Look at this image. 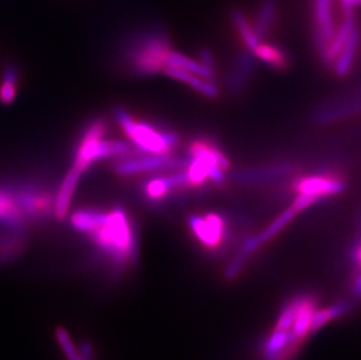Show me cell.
<instances>
[{
    "instance_id": "24",
    "label": "cell",
    "mask_w": 361,
    "mask_h": 360,
    "mask_svg": "<svg viewBox=\"0 0 361 360\" xmlns=\"http://www.w3.org/2000/svg\"><path fill=\"white\" fill-rule=\"evenodd\" d=\"M19 71L16 66H6L0 82V103L10 106L17 97V82Z\"/></svg>"
},
{
    "instance_id": "2",
    "label": "cell",
    "mask_w": 361,
    "mask_h": 360,
    "mask_svg": "<svg viewBox=\"0 0 361 360\" xmlns=\"http://www.w3.org/2000/svg\"><path fill=\"white\" fill-rule=\"evenodd\" d=\"M317 299L307 292L291 296L281 308L276 320L259 347L261 360H293L314 336L312 323Z\"/></svg>"
},
{
    "instance_id": "14",
    "label": "cell",
    "mask_w": 361,
    "mask_h": 360,
    "mask_svg": "<svg viewBox=\"0 0 361 360\" xmlns=\"http://www.w3.org/2000/svg\"><path fill=\"white\" fill-rule=\"evenodd\" d=\"M0 224L16 234L26 227V217L18 205L14 187L0 186Z\"/></svg>"
},
{
    "instance_id": "19",
    "label": "cell",
    "mask_w": 361,
    "mask_h": 360,
    "mask_svg": "<svg viewBox=\"0 0 361 360\" xmlns=\"http://www.w3.org/2000/svg\"><path fill=\"white\" fill-rule=\"evenodd\" d=\"M357 28V23H355V14H345L344 19L341 20V25L338 26L336 35L334 39L331 41L329 49H327L326 55L323 60V65L326 68L334 67V61L337 59L339 52L344 46L345 42L348 40V37L351 35L352 31Z\"/></svg>"
},
{
    "instance_id": "4",
    "label": "cell",
    "mask_w": 361,
    "mask_h": 360,
    "mask_svg": "<svg viewBox=\"0 0 361 360\" xmlns=\"http://www.w3.org/2000/svg\"><path fill=\"white\" fill-rule=\"evenodd\" d=\"M186 156L188 160L184 171L188 176L190 188H198L207 180H211L218 186L225 184L226 176L232 165L214 142L206 138L192 140Z\"/></svg>"
},
{
    "instance_id": "21",
    "label": "cell",
    "mask_w": 361,
    "mask_h": 360,
    "mask_svg": "<svg viewBox=\"0 0 361 360\" xmlns=\"http://www.w3.org/2000/svg\"><path fill=\"white\" fill-rule=\"evenodd\" d=\"M165 66H173L177 68L184 69V71L198 75L200 78L209 80V81L216 82V78H218L216 75L209 72L200 61L193 60L188 55L181 54L179 52L173 51V49H171L167 53Z\"/></svg>"
},
{
    "instance_id": "23",
    "label": "cell",
    "mask_w": 361,
    "mask_h": 360,
    "mask_svg": "<svg viewBox=\"0 0 361 360\" xmlns=\"http://www.w3.org/2000/svg\"><path fill=\"white\" fill-rule=\"evenodd\" d=\"M350 309H351V304L348 302L334 303L325 308L318 306L317 311L314 313V323H312V333L316 335L319 330L323 329L324 326L344 316Z\"/></svg>"
},
{
    "instance_id": "3",
    "label": "cell",
    "mask_w": 361,
    "mask_h": 360,
    "mask_svg": "<svg viewBox=\"0 0 361 360\" xmlns=\"http://www.w3.org/2000/svg\"><path fill=\"white\" fill-rule=\"evenodd\" d=\"M172 49L170 37L163 28L136 32L126 44V58L133 74L150 76L163 73L166 55Z\"/></svg>"
},
{
    "instance_id": "7",
    "label": "cell",
    "mask_w": 361,
    "mask_h": 360,
    "mask_svg": "<svg viewBox=\"0 0 361 360\" xmlns=\"http://www.w3.org/2000/svg\"><path fill=\"white\" fill-rule=\"evenodd\" d=\"M345 188L346 181L337 174H317L296 178L293 183L296 198L291 206L300 213L323 199L341 194Z\"/></svg>"
},
{
    "instance_id": "26",
    "label": "cell",
    "mask_w": 361,
    "mask_h": 360,
    "mask_svg": "<svg viewBox=\"0 0 361 360\" xmlns=\"http://www.w3.org/2000/svg\"><path fill=\"white\" fill-rule=\"evenodd\" d=\"M361 6V0H346L341 6L345 14H355V7Z\"/></svg>"
},
{
    "instance_id": "17",
    "label": "cell",
    "mask_w": 361,
    "mask_h": 360,
    "mask_svg": "<svg viewBox=\"0 0 361 360\" xmlns=\"http://www.w3.org/2000/svg\"><path fill=\"white\" fill-rule=\"evenodd\" d=\"M279 17V1L277 0H261L256 11L255 21L252 28L259 40H266L273 31Z\"/></svg>"
},
{
    "instance_id": "13",
    "label": "cell",
    "mask_w": 361,
    "mask_h": 360,
    "mask_svg": "<svg viewBox=\"0 0 361 360\" xmlns=\"http://www.w3.org/2000/svg\"><path fill=\"white\" fill-rule=\"evenodd\" d=\"M256 58L248 48H242L238 53L227 75L226 87L231 96H241L248 88L249 82L255 69Z\"/></svg>"
},
{
    "instance_id": "16",
    "label": "cell",
    "mask_w": 361,
    "mask_h": 360,
    "mask_svg": "<svg viewBox=\"0 0 361 360\" xmlns=\"http://www.w3.org/2000/svg\"><path fill=\"white\" fill-rule=\"evenodd\" d=\"M361 44V32L358 26L352 31L348 40L339 52L334 64V73L337 78H344L350 74L352 67L355 65L359 47Z\"/></svg>"
},
{
    "instance_id": "9",
    "label": "cell",
    "mask_w": 361,
    "mask_h": 360,
    "mask_svg": "<svg viewBox=\"0 0 361 360\" xmlns=\"http://www.w3.org/2000/svg\"><path fill=\"white\" fill-rule=\"evenodd\" d=\"M188 156L176 157L172 155H140L120 158L115 165V171L122 177L152 172H171L185 170Z\"/></svg>"
},
{
    "instance_id": "15",
    "label": "cell",
    "mask_w": 361,
    "mask_h": 360,
    "mask_svg": "<svg viewBox=\"0 0 361 360\" xmlns=\"http://www.w3.org/2000/svg\"><path fill=\"white\" fill-rule=\"evenodd\" d=\"M163 74L169 78H174L177 81L183 82L190 85L195 92H199L200 95L207 97V99H218L220 95L218 83L216 82L209 81L206 78H200L198 75L188 72L184 69L177 68L173 66H165L163 69Z\"/></svg>"
},
{
    "instance_id": "20",
    "label": "cell",
    "mask_w": 361,
    "mask_h": 360,
    "mask_svg": "<svg viewBox=\"0 0 361 360\" xmlns=\"http://www.w3.org/2000/svg\"><path fill=\"white\" fill-rule=\"evenodd\" d=\"M256 59L264 62L266 65L277 72H284L290 67V58L283 48L268 42H259V46L252 51Z\"/></svg>"
},
{
    "instance_id": "5",
    "label": "cell",
    "mask_w": 361,
    "mask_h": 360,
    "mask_svg": "<svg viewBox=\"0 0 361 360\" xmlns=\"http://www.w3.org/2000/svg\"><path fill=\"white\" fill-rule=\"evenodd\" d=\"M106 123L103 119H92L82 133L76 146L73 167L83 174L92 164L109 158H124L131 155V145L123 140H104Z\"/></svg>"
},
{
    "instance_id": "12",
    "label": "cell",
    "mask_w": 361,
    "mask_h": 360,
    "mask_svg": "<svg viewBox=\"0 0 361 360\" xmlns=\"http://www.w3.org/2000/svg\"><path fill=\"white\" fill-rule=\"evenodd\" d=\"M190 188L188 186V176L184 170L171 171L163 174H158L157 177L147 179L143 184L142 191L144 197L151 203L164 200L171 193L178 190Z\"/></svg>"
},
{
    "instance_id": "22",
    "label": "cell",
    "mask_w": 361,
    "mask_h": 360,
    "mask_svg": "<svg viewBox=\"0 0 361 360\" xmlns=\"http://www.w3.org/2000/svg\"><path fill=\"white\" fill-rule=\"evenodd\" d=\"M229 17H231L233 26L238 32V35L241 37L245 47L248 48L249 51H254L262 41L259 40L256 35L249 18L245 16L243 11L239 10V8H232L229 12Z\"/></svg>"
},
{
    "instance_id": "11",
    "label": "cell",
    "mask_w": 361,
    "mask_h": 360,
    "mask_svg": "<svg viewBox=\"0 0 361 360\" xmlns=\"http://www.w3.org/2000/svg\"><path fill=\"white\" fill-rule=\"evenodd\" d=\"M334 8V0H312L314 44L322 62L337 31Z\"/></svg>"
},
{
    "instance_id": "6",
    "label": "cell",
    "mask_w": 361,
    "mask_h": 360,
    "mask_svg": "<svg viewBox=\"0 0 361 360\" xmlns=\"http://www.w3.org/2000/svg\"><path fill=\"white\" fill-rule=\"evenodd\" d=\"M114 115L128 138L140 153L172 155L180 143V137L173 130L161 128L152 123L137 121L126 109L117 108Z\"/></svg>"
},
{
    "instance_id": "25",
    "label": "cell",
    "mask_w": 361,
    "mask_h": 360,
    "mask_svg": "<svg viewBox=\"0 0 361 360\" xmlns=\"http://www.w3.org/2000/svg\"><path fill=\"white\" fill-rule=\"evenodd\" d=\"M199 61H200L209 72L218 76V74H216V65H215L214 56H213V53H212L209 48H201L200 53H199Z\"/></svg>"
},
{
    "instance_id": "1",
    "label": "cell",
    "mask_w": 361,
    "mask_h": 360,
    "mask_svg": "<svg viewBox=\"0 0 361 360\" xmlns=\"http://www.w3.org/2000/svg\"><path fill=\"white\" fill-rule=\"evenodd\" d=\"M71 224L85 235L110 275L120 279L138 262V232L133 219L123 208L109 211L82 208L74 212Z\"/></svg>"
},
{
    "instance_id": "10",
    "label": "cell",
    "mask_w": 361,
    "mask_h": 360,
    "mask_svg": "<svg viewBox=\"0 0 361 360\" xmlns=\"http://www.w3.org/2000/svg\"><path fill=\"white\" fill-rule=\"evenodd\" d=\"M297 171L298 165L296 163L280 162L248 169H240L231 174V180L242 186H255L286 179L296 174Z\"/></svg>"
},
{
    "instance_id": "18",
    "label": "cell",
    "mask_w": 361,
    "mask_h": 360,
    "mask_svg": "<svg viewBox=\"0 0 361 360\" xmlns=\"http://www.w3.org/2000/svg\"><path fill=\"white\" fill-rule=\"evenodd\" d=\"M79 171L74 167L71 169L65 179L62 181L61 186L59 188L58 193L55 196L54 217L58 220H63L68 215L71 203H72L73 194L75 192L80 180Z\"/></svg>"
},
{
    "instance_id": "8",
    "label": "cell",
    "mask_w": 361,
    "mask_h": 360,
    "mask_svg": "<svg viewBox=\"0 0 361 360\" xmlns=\"http://www.w3.org/2000/svg\"><path fill=\"white\" fill-rule=\"evenodd\" d=\"M188 228L195 241L204 252L221 251L229 236L228 224L222 215L209 212L192 215L188 217Z\"/></svg>"
}]
</instances>
